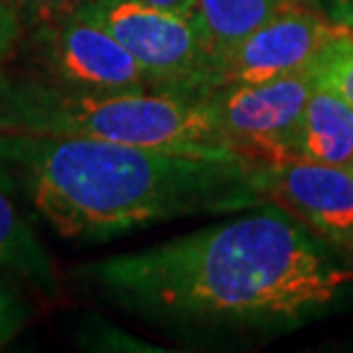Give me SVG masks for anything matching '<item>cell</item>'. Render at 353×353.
<instances>
[{
  "instance_id": "1",
  "label": "cell",
  "mask_w": 353,
  "mask_h": 353,
  "mask_svg": "<svg viewBox=\"0 0 353 353\" xmlns=\"http://www.w3.org/2000/svg\"><path fill=\"white\" fill-rule=\"evenodd\" d=\"M76 275L117 312L200 347L280 337L353 303V252L275 202Z\"/></svg>"
},
{
  "instance_id": "10",
  "label": "cell",
  "mask_w": 353,
  "mask_h": 353,
  "mask_svg": "<svg viewBox=\"0 0 353 353\" xmlns=\"http://www.w3.org/2000/svg\"><path fill=\"white\" fill-rule=\"evenodd\" d=\"M292 157L328 165L353 163V105L316 85L296 124Z\"/></svg>"
},
{
  "instance_id": "16",
  "label": "cell",
  "mask_w": 353,
  "mask_h": 353,
  "mask_svg": "<svg viewBox=\"0 0 353 353\" xmlns=\"http://www.w3.org/2000/svg\"><path fill=\"white\" fill-rule=\"evenodd\" d=\"M305 5L326 17L330 23L353 32V0H305Z\"/></svg>"
},
{
  "instance_id": "15",
  "label": "cell",
  "mask_w": 353,
  "mask_h": 353,
  "mask_svg": "<svg viewBox=\"0 0 353 353\" xmlns=\"http://www.w3.org/2000/svg\"><path fill=\"white\" fill-rule=\"evenodd\" d=\"M21 37H23V26L10 10V5L0 0V72H5L10 60L19 53Z\"/></svg>"
},
{
  "instance_id": "3",
  "label": "cell",
  "mask_w": 353,
  "mask_h": 353,
  "mask_svg": "<svg viewBox=\"0 0 353 353\" xmlns=\"http://www.w3.org/2000/svg\"><path fill=\"white\" fill-rule=\"evenodd\" d=\"M0 131L241 157L225 136L207 94L170 90L88 94L58 88L23 69L0 72Z\"/></svg>"
},
{
  "instance_id": "7",
  "label": "cell",
  "mask_w": 353,
  "mask_h": 353,
  "mask_svg": "<svg viewBox=\"0 0 353 353\" xmlns=\"http://www.w3.org/2000/svg\"><path fill=\"white\" fill-rule=\"evenodd\" d=\"M344 32L351 30L330 23L312 7H292L218 55L216 88L232 83H262L305 72L323 48Z\"/></svg>"
},
{
  "instance_id": "4",
  "label": "cell",
  "mask_w": 353,
  "mask_h": 353,
  "mask_svg": "<svg viewBox=\"0 0 353 353\" xmlns=\"http://www.w3.org/2000/svg\"><path fill=\"white\" fill-rule=\"evenodd\" d=\"M81 12L105 28L159 90L207 94L216 88L214 48L195 14H176L145 0H90Z\"/></svg>"
},
{
  "instance_id": "14",
  "label": "cell",
  "mask_w": 353,
  "mask_h": 353,
  "mask_svg": "<svg viewBox=\"0 0 353 353\" xmlns=\"http://www.w3.org/2000/svg\"><path fill=\"white\" fill-rule=\"evenodd\" d=\"M5 3L17 14V19L21 21L26 32L34 26L58 21L74 12H81L90 0H5Z\"/></svg>"
},
{
  "instance_id": "9",
  "label": "cell",
  "mask_w": 353,
  "mask_h": 353,
  "mask_svg": "<svg viewBox=\"0 0 353 353\" xmlns=\"http://www.w3.org/2000/svg\"><path fill=\"white\" fill-rule=\"evenodd\" d=\"M0 273L21 280L48 301L62 296L58 275L46 245L26 214V204L0 165Z\"/></svg>"
},
{
  "instance_id": "17",
  "label": "cell",
  "mask_w": 353,
  "mask_h": 353,
  "mask_svg": "<svg viewBox=\"0 0 353 353\" xmlns=\"http://www.w3.org/2000/svg\"><path fill=\"white\" fill-rule=\"evenodd\" d=\"M145 3L163 7V10H170L176 14H193L195 10V0H145Z\"/></svg>"
},
{
  "instance_id": "11",
  "label": "cell",
  "mask_w": 353,
  "mask_h": 353,
  "mask_svg": "<svg viewBox=\"0 0 353 353\" xmlns=\"http://www.w3.org/2000/svg\"><path fill=\"white\" fill-rule=\"evenodd\" d=\"M301 5H305V0H195L193 14L200 19L214 48V58L218 60V55L245 34L278 14Z\"/></svg>"
},
{
  "instance_id": "8",
  "label": "cell",
  "mask_w": 353,
  "mask_h": 353,
  "mask_svg": "<svg viewBox=\"0 0 353 353\" xmlns=\"http://www.w3.org/2000/svg\"><path fill=\"white\" fill-rule=\"evenodd\" d=\"M264 197L353 252V163L328 165L296 157L266 163Z\"/></svg>"
},
{
  "instance_id": "13",
  "label": "cell",
  "mask_w": 353,
  "mask_h": 353,
  "mask_svg": "<svg viewBox=\"0 0 353 353\" xmlns=\"http://www.w3.org/2000/svg\"><path fill=\"white\" fill-rule=\"evenodd\" d=\"M30 321V303L17 292L10 275L0 273V349H5Z\"/></svg>"
},
{
  "instance_id": "12",
  "label": "cell",
  "mask_w": 353,
  "mask_h": 353,
  "mask_svg": "<svg viewBox=\"0 0 353 353\" xmlns=\"http://www.w3.org/2000/svg\"><path fill=\"white\" fill-rule=\"evenodd\" d=\"M314 83L353 105V32H344L323 48L312 65Z\"/></svg>"
},
{
  "instance_id": "6",
  "label": "cell",
  "mask_w": 353,
  "mask_h": 353,
  "mask_svg": "<svg viewBox=\"0 0 353 353\" xmlns=\"http://www.w3.org/2000/svg\"><path fill=\"white\" fill-rule=\"evenodd\" d=\"M312 67L262 83H232L207 92L225 136L245 159L278 163L292 159V138L310 94Z\"/></svg>"
},
{
  "instance_id": "5",
  "label": "cell",
  "mask_w": 353,
  "mask_h": 353,
  "mask_svg": "<svg viewBox=\"0 0 353 353\" xmlns=\"http://www.w3.org/2000/svg\"><path fill=\"white\" fill-rule=\"evenodd\" d=\"M19 53L26 60L23 72L65 90L88 94L159 90L138 60L83 12L26 30Z\"/></svg>"
},
{
  "instance_id": "2",
  "label": "cell",
  "mask_w": 353,
  "mask_h": 353,
  "mask_svg": "<svg viewBox=\"0 0 353 353\" xmlns=\"http://www.w3.org/2000/svg\"><path fill=\"white\" fill-rule=\"evenodd\" d=\"M0 165L26 209L81 243L197 214H236L264 197V165L99 138L0 131Z\"/></svg>"
}]
</instances>
